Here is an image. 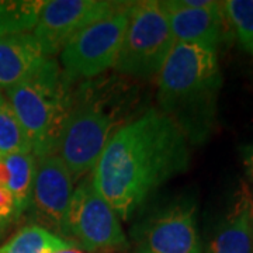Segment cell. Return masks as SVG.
<instances>
[{
  "instance_id": "1",
  "label": "cell",
  "mask_w": 253,
  "mask_h": 253,
  "mask_svg": "<svg viewBox=\"0 0 253 253\" xmlns=\"http://www.w3.org/2000/svg\"><path fill=\"white\" fill-rule=\"evenodd\" d=\"M190 163L189 139L172 118L151 109L120 126L93 169L91 180L118 217L126 219Z\"/></svg>"
},
{
  "instance_id": "2",
  "label": "cell",
  "mask_w": 253,
  "mask_h": 253,
  "mask_svg": "<svg viewBox=\"0 0 253 253\" xmlns=\"http://www.w3.org/2000/svg\"><path fill=\"white\" fill-rule=\"evenodd\" d=\"M221 82L217 51L176 42L158 73L161 111L180 126L187 139L203 141L214 120Z\"/></svg>"
},
{
  "instance_id": "3",
  "label": "cell",
  "mask_w": 253,
  "mask_h": 253,
  "mask_svg": "<svg viewBox=\"0 0 253 253\" xmlns=\"http://www.w3.org/2000/svg\"><path fill=\"white\" fill-rule=\"evenodd\" d=\"M59 63L45 58L26 79L6 90V99L26 129L36 159L55 154L72 97Z\"/></svg>"
},
{
  "instance_id": "4",
  "label": "cell",
  "mask_w": 253,
  "mask_h": 253,
  "mask_svg": "<svg viewBox=\"0 0 253 253\" xmlns=\"http://www.w3.org/2000/svg\"><path fill=\"white\" fill-rule=\"evenodd\" d=\"M176 44L162 1L131 3L123 44L114 69L148 79L158 75Z\"/></svg>"
},
{
  "instance_id": "5",
  "label": "cell",
  "mask_w": 253,
  "mask_h": 253,
  "mask_svg": "<svg viewBox=\"0 0 253 253\" xmlns=\"http://www.w3.org/2000/svg\"><path fill=\"white\" fill-rule=\"evenodd\" d=\"M58 232L83 252L123 249L128 245L118 215L101 197L91 177L73 190Z\"/></svg>"
},
{
  "instance_id": "6",
  "label": "cell",
  "mask_w": 253,
  "mask_h": 253,
  "mask_svg": "<svg viewBox=\"0 0 253 253\" xmlns=\"http://www.w3.org/2000/svg\"><path fill=\"white\" fill-rule=\"evenodd\" d=\"M116 121L94 100L72 101L65 118L55 155L65 163L72 177L94 169L111 135L116 132Z\"/></svg>"
},
{
  "instance_id": "7",
  "label": "cell",
  "mask_w": 253,
  "mask_h": 253,
  "mask_svg": "<svg viewBox=\"0 0 253 253\" xmlns=\"http://www.w3.org/2000/svg\"><path fill=\"white\" fill-rule=\"evenodd\" d=\"M131 3L93 23L63 46L61 69L68 81L90 79L113 68L128 24Z\"/></svg>"
},
{
  "instance_id": "8",
  "label": "cell",
  "mask_w": 253,
  "mask_h": 253,
  "mask_svg": "<svg viewBox=\"0 0 253 253\" xmlns=\"http://www.w3.org/2000/svg\"><path fill=\"white\" fill-rule=\"evenodd\" d=\"M126 4L107 0H48L31 34L48 58L61 52L83 28L109 17Z\"/></svg>"
},
{
  "instance_id": "9",
  "label": "cell",
  "mask_w": 253,
  "mask_h": 253,
  "mask_svg": "<svg viewBox=\"0 0 253 253\" xmlns=\"http://www.w3.org/2000/svg\"><path fill=\"white\" fill-rule=\"evenodd\" d=\"M134 253H203L193 201H179L148 218L135 238Z\"/></svg>"
},
{
  "instance_id": "10",
  "label": "cell",
  "mask_w": 253,
  "mask_h": 253,
  "mask_svg": "<svg viewBox=\"0 0 253 253\" xmlns=\"http://www.w3.org/2000/svg\"><path fill=\"white\" fill-rule=\"evenodd\" d=\"M72 194V174L59 156L52 154L38 158L30 203L37 215L58 231Z\"/></svg>"
},
{
  "instance_id": "11",
  "label": "cell",
  "mask_w": 253,
  "mask_h": 253,
  "mask_svg": "<svg viewBox=\"0 0 253 253\" xmlns=\"http://www.w3.org/2000/svg\"><path fill=\"white\" fill-rule=\"evenodd\" d=\"M168 13L176 42L196 44L217 51L225 34V13L222 3L212 1L206 7H186L179 0L162 1Z\"/></svg>"
},
{
  "instance_id": "12",
  "label": "cell",
  "mask_w": 253,
  "mask_h": 253,
  "mask_svg": "<svg viewBox=\"0 0 253 253\" xmlns=\"http://www.w3.org/2000/svg\"><path fill=\"white\" fill-rule=\"evenodd\" d=\"M45 58L31 33L0 37V89L16 86Z\"/></svg>"
},
{
  "instance_id": "13",
  "label": "cell",
  "mask_w": 253,
  "mask_h": 253,
  "mask_svg": "<svg viewBox=\"0 0 253 253\" xmlns=\"http://www.w3.org/2000/svg\"><path fill=\"white\" fill-rule=\"evenodd\" d=\"M253 204L242 193L208 246V253H252Z\"/></svg>"
},
{
  "instance_id": "14",
  "label": "cell",
  "mask_w": 253,
  "mask_h": 253,
  "mask_svg": "<svg viewBox=\"0 0 253 253\" xmlns=\"http://www.w3.org/2000/svg\"><path fill=\"white\" fill-rule=\"evenodd\" d=\"M9 170V183L7 190L11 193L17 215H20L30 208L34 173H36L37 159L33 154H16L1 158Z\"/></svg>"
},
{
  "instance_id": "15",
  "label": "cell",
  "mask_w": 253,
  "mask_h": 253,
  "mask_svg": "<svg viewBox=\"0 0 253 253\" xmlns=\"http://www.w3.org/2000/svg\"><path fill=\"white\" fill-rule=\"evenodd\" d=\"M69 248L76 246L44 226L30 225L0 246V253H52Z\"/></svg>"
},
{
  "instance_id": "16",
  "label": "cell",
  "mask_w": 253,
  "mask_h": 253,
  "mask_svg": "<svg viewBox=\"0 0 253 253\" xmlns=\"http://www.w3.org/2000/svg\"><path fill=\"white\" fill-rule=\"evenodd\" d=\"M44 1H0V37L24 34L34 30Z\"/></svg>"
},
{
  "instance_id": "17",
  "label": "cell",
  "mask_w": 253,
  "mask_h": 253,
  "mask_svg": "<svg viewBox=\"0 0 253 253\" xmlns=\"http://www.w3.org/2000/svg\"><path fill=\"white\" fill-rule=\"evenodd\" d=\"M16 154H33V146L9 100L0 94V158Z\"/></svg>"
},
{
  "instance_id": "18",
  "label": "cell",
  "mask_w": 253,
  "mask_h": 253,
  "mask_svg": "<svg viewBox=\"0 0 253 253\" xmlns=\"http://www.w3.org/2000/svg\"><path fill=\"white\" fill-rule=\"evenodd\" d=\"M222 9L241 46L253 56V0H228Z\"/></svg>"
},
{
  "instance_id": "19",
  "label": "cell",
  "mask_w": 253,
  "mask_h": 253,
  "mask_svg": "<svg viewBox=\"0 0 253 253\" xmlns=\"http://www.w3.org/2000/svg\"><path fill=\"white\" fill-rule=\"evenodd\" d=\"M18 219L16 203L9 190L0 187V232Z\"/></svg>"
},
{
  "instance_id": "20",
  "label": "cell",
  "mask_w": 253,
  "mask_h": 253,
  "mask_svg": "<svg viewBox=\"0 0 253 253\" xmlns=\"http://www.w3.org/2000/svg\"><path fill=\"white\" fill-rule=\"evenodd\" d=\"M241 155H242L245 170L248 173V176L251 179H253V144L242 146L241 148Z\"/></svg>"
},
{
  "instance_id": "21",
  "label": "cell",
  "mask_w": 253,
  "mask_h": 253,
  "mask_svg": "<svg viewBox=\"0 0 253 253\" xmlns=\"http://www.w3.org/2000/svg\"><path fill=\"white\" fill-rule=\"evenodd\" d=\"M7 183H9V170L4 161L0 158V187L7 189Z\"/></svg>"
},
{
  "instance_id": "22",
  "label": "cell",
  "mask_w": 253,
  "mask_h": 253,
  "mask_svg": "<svg viewBox=\"0 0 253 253\" xmlns=\"http://www.w3.org/2000/svg\"><path fill=\"white\" fill-rule=\"evenodd\" d=\"M52 253H84L81 249H78V248H69V249H61V251H55Z\"/></svg>"
}]
</instances>
